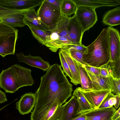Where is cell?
I'll list each match as a JSON object with an SVG mask.
<instances>
[{
	"label": "cell",
	"instance_id": "6da1fadb",
	"mask_svg": "<svg viewBox=\"0 0 120 120\" xmlns=\"http://www.w3.org/2000/svg\"><path fill=\"white\" fill-rule=\"evenodd\" d=\"M72 87L61 66L57 64L51 66L41 77L40 86L35 93L36 101L30 120H44L55 102L62 105L71 96Z\"/></svg>",
	"mask_w": 120,
	"mask_h": 120
},
{
	"label": "cell",
	"instance_id": "7a4b0ae2",
	"mask_svg": "<svg viewBox=\"0 0 120 120\" xmlns=\"http://www.w3.org/2000/svg\"><path fill=\"white\" fill-rule=\"evenodd\" d=\"M34 83L31 70L18 64L2 70L0 74V87L7 93H14L20 88Z\"/></svg>",
	"mask_w": 120,
	"mask_h": 120
},
{
	"label": "cell",
	"instance_id": "3957f363",
	"mask_svg": "<svg viewBox=\"0 0 120 120\" xmlns=\"http://www.w3.org/2000/svg\"><path fill=\"white\" fill-rule=\"evenodd\" d=\"M83 56L88 65L100 68L110 61V52L107 28L103 29L96 40L87 46Z\"/></svg>",
	"mask_w": 120,
	"mask_h": 120
},
{
	"label": "cell",
	"instance_id": "277c9868",
	"mask_svg": "<svg viewBox=\"0 0 120 120\" xmlns=\"http://www.w3.org/2000/svg\"><path fill=\"white\" fill-rule=\"evenodd\" d=\"M70 18L61 14L57 23L49 31L44 45L52 52L72 44L67 30Z\"/></svg>",
	"mask_w": 120,
	"mask_h": 120
},
{
	"label": "cell",
	"instance_id": "5b68a950",
	"mask_svg": "<svg viewBox=\"0 0 120 120\" xmlns=\"http://www.w3.org/2000/svg\"><path fill=\"white\" fill-rule=\"evenodd\" d=\"M18 32L14 28L0 23V55L3 57L14 54Z\"/></svg>",
	"mask_w": 120,
	"mask_h": 120
},
{
	"label": "cell",
	"instance_id": "8992f818",
	"mask_svg": "<svg viewBox=\"0 0 120 120\" xmlns=\"http://www.w3.org/2000/svg\"><path fill=\"white\" fill-rule=\"evenodd\" d=\"M39 19L50 29L57 23L61 15L60 8L43 0L37 11Z\"/></svg>",
	"mask_w": 120,
	"mask_h": 120
},
{
	"label": "cell",
	"instance_id": "52a82bcc",
	"mask_svg": "<svg viewBox=\"0 0 120 120\" xmlns=\"http://www.w3.org/2000/svg\"><path fill=\"white\" fill-rule=\"evenodd\" d=\"M31 9H12L0 5V23L14 28L24 27V14Z\"/></svg>",
	"mask_w": 120,
	"mask_h": 120
},
{
	"label": "cell",
	"instance_id": "ba28073f",
	"mask_svg": "<svg viewBox=\"0 0 120 120\" xmlns=\"http://www.w3.org/2000/svg\"><path fill=\"white\" fill-rule=\"evenodd\" d=\"M95 8L85 6L77 7L75 14L84 34L93 27L98 20Z\"/></svg>",
	"mask_w": 120,
	"mask_h": 120
},
{
	"label": "cell",
	"instance_id": "9c48e42d",
	"mask_svg": "<svg viewBox=\"0 0 120 120\" xmlns=\"http://www.w3.org/2000/svg\"><path fill=\"white\" fill-rule=\"evenodd\" d=\"M79 111L77 99L75 95H73L68 101L61 106L59 120H72L80 114H79Z\"/></svg>",
	"mask_w": 120,
	"mask_h": 120
},
{
	"label": "cell",
	"instance_id": "30bf717a",
	"mask_svg": "<svg viewBox=\"0 0 120 120\" xmlns=\"http://www.w3.org/2000/svg\"><path fill=\"white\" fill-rule=\"evenodd\" d=\"M108 34L111 59L115 61L120 58V35L117 29L111 27L107 28Z\"/></svg>",
	"mask_w": 120,
	"mask_h": 120
},
{
	"label": "cell",
	"instance_id": "8fae6325",
	"mask_svg": "<svg viewBox=\"0 0 120 120\" xmlns=\"http://www.w3.org/2000/svg\"><path fill=\"white\" fill-rule=\"evenodd\" d=\"M67 30L72 44H82V40L83 34L75 14L70 18Z\"/></svg>",
	"mask_w": 120,
	"mask_h": 120
},
{
	"label": "cell",
	"instance_id": "7c38bea8",
	"mask_svg": "<svg viewBox=\"0 0 120 120\" xmlns=\"http://www.w3.org/2000/svg\"><path fill=\"white\" fill-rule=\"evenodd\" d=\"M43 0H0V5L16 9H32L40 6Z\"/></svg>",
	"mask_w": 120,
	"mask_h": 120
},
{
	"label": "cell",
	"instance_id": "4fadbf2b",
	"mask_svg": "<svg viewBox=\"0 0 120 120\" xmlns=\"http://www.w3.org/2000/svg\"><path fill=\"white\" fill-rule=\"evenodd\" d=\"M36 100L35 93H26L21 96L19 100L16 103V108L21 115L28 114L34 108Z\"/></svg>",
	"mask_w": 120,
	"mask_h": 120
},
{
	"label": "cell",
	"instance_id": "5bb4252c",
	"mask_svg": "<svg viewBox=\"0 0 120 120\" xmlns=\"http://www.w3.org/2000/svg\"><path fill=\"white\" fill-rule=\"evenodd\" d=\"M80 89L94 109H98L104 99L111 92L110 90H85L81 87Z\"/></svg>",
	"mask_w": 120,
	"mask_h": 120
},
{
	"label": "cell",
	"instance_id": "9a60e30c",
	"mask_svg": "<svg viewBox=\"0 0 120 120\" xmlns=\"http://www.w3.org/2000/svg\"><path fill=\"white\" fill-rule=\"evenodd\" d=\"M16 56L19 62L25 63L41 69L44 71H47L51 66L48 62L44 60L38 56H33L30 54L25 56L23 52L17 53Z\"/></svg>",
	"mask_w": 120,
	"mask_h": 120
},
{
	"label": "cell",
	"instance_id": "2e32d148",
	"mask_svg": "<svg viewBox=\"0 0 120 120\" xmlns=\"http://www.w3.org/2000/svg\"><path fill=\"white\" fill-rule=\"evenodd\" d=\"M86 70L92 82V90H111L113 85V78L112 77H105L100 75H95Z\"/></svg>",
	"mask_w": 120,
	"mask_h": 120
},
{
	"label": "cell",
	"instance_id": "e0dca14e",
	"mask_svg": "<svg viewBox=\"0 0 120 120\" xmlns=\"http://www.w3.org/2000/svg\"><path fill=\"white\" fill-rule=\"evenodd\" d=\"M116 110L113 106L94 109L84 113L85 120H108Z\"/></svg>",
	"mask_w": 120,
	"mask_h": 120
},
{
	"label": "cell",
	"instance_id": "ac0fdd59",
	"mask_svg": "<svg viewBox=\"0 0 120 120\" xmlns=\"http://www.w3.org/2000/svg\"><path fill=\"white\" fill-rule=\"evenodd\" d=\"M68 65L72 77L71 82L74 85L77 86L80 84V78L79 66L77 63L70 56L68 49L66 48L60 49Z\"/></svg>",
	"mask_w": 120,
	"mask_h": 120
},
{
	"label": "cell",
	"instance_id": "d6986e66",
	"mask_svg": "<svg viewBox=\"0 0 120 120\" xmlns=\"http://www.w3.org/2000/svg\"><path fill=\"white\" fill-rule=\"evenodd\" d=\"M77 7L89 6L95 8L102 6H115L120 5L119 0H73Z\"/></svg>",
	"mask_w": 120,
	"mask_h": 120
},
{
	"label": "cell",
	"instance_id": "ffe728a7",
	"mask_svg": "<svg viewBox=\"0 0 120 120\" xmlns=\"http://www.w3.org/2000/svg\"><path fill=\"white\" fill-rule=\"evenodd\" d=\"M102 22L110 27L120 24V7L108 11L104 15Z\"/></svg>",
	"mask_w": 120,
	"mask_h": 120
},
{
	"label": "cell",
	"instance_id": "44dd1931",
	"mask_svg": "<svg viewBox=\"0 0 120 120\" xmlns=\"http://www.w3.org/2000/svg\"><path fill=\"white\" fill-rule=\"evenodd\" d=\"M23 22L29 27L33 36L41 44L45 45L46 40L49 35V31H46L38 28L32 25L24 18Z\"/></svg>",
	"mask_w": 120,
	"mask_h": 120
},
{
	"label": "cell",
	"instance_id": "7402d4cb",
	"mask_svg": "<svg viewBox=\"0 0 120 120\" xmlns=\"http://www.w3.org/2000/svg\"><path fill=\"white\" fill-rule=\"evenodd\" d=\"M73 95L77 98L79 105V114L85 113L94 109L85 97L80 89V87L77 88L74 91Z\"/></svg>",
	"mask_w": 120,
	"mask_h": 120
},
{
	"label": "cell",
	"instance_id": "603a6c76",
	"mask_svg": "<svg viewBox=\"0 0 120 120\" xmlns=\"http://www.w3.org/2000/svg\"><path fill=\"white\" fill-rule=\"evenodd\" d=\"M24 16V18L33 26L46 31L50 30L49 28L39 19L34 8L25 13Z\"/></svg>",
	"mask_w": 120,
	"mask_h": 120
},
{
	"label": "cell",
	"instance_id": "cb8c5ba5",
	"mask_svg": "<svg viewBox=\"0 0 120 120\" xmlns=\"http://www.w3.org/2000/svg\"><path fill=\"white\" fill-rule=\"evenodd\" d=\"M77 62L79 67L81 88L85 90H92V82L85 68V65Z\"/></svg>",
	"mask_w": 120,
	"mask_h": 120
},
{
	"label": "cell",
	"instance_id": "d4e9b609",
	"mask_svg": "<svg viewBox=\"0 0 120 120\" xmlns=\"http://www.w3.org/2000/svg\"><path fill=\"white\" fill-rule=\"evenodd\" d=\"M77 6L73 0H62L60 6L61 13L68 16L76 11Z\"/></svg>",
	"mask_w": 120,
	"mask_h": 120
},
{
	"label": "cell",
	"instance_id": "484cf974",
	"mask_svg": "<svg viewBox=\"0 0 120 120\" xmlns=\"http://www.w3.org/2000/svg\"><path fill=\"white\" fill-rule=\"evenodd\" d=\"M62 105L55 102L46 113L44 120H56L59 118Z\"/></svg>",
	"mask_w": 120,
	"mask_h": 120
},
{
	"label": "cell",
	"instance_id": "4316f807",
	"mask_svg": "<svg viewBox=\"0 0 120 120\" xmlns=\"http://www.w3.org/2000/svg\"><path fill=\"white\" fill-rule=\"evenodd\" d=\"M116 95L111 92L103 100L98 109L109 108L114 105L116 103Z\"/></svg>",
	"mask_w": 120,
	"mask_h": 120
},
{
	"label": "cell",
	"instance_id": "83f0119b",
	"mask_svg": "<svg viewBox=\"0 0 120 120\" xmlns=\"http://www.w3.org/2000/svg\"><path fill=\"white\" fill-rule=\"evenodd\" d=\"M68 49L70 56L76 62L83 65H88L84 62L83 60V56L84 52L72 49Z\"/></svg>",
	"mask_w": 120,
	"mask_h": 120
},
{
	"label": "cell",
	"instance_id": "f1b7e54d",
	"mask_svg": "<svg viewBox=\"0 0 120 120\" xmlns=\"http://www.w3.org/2000/svg\"><path fill=\"white\" fill-rule=\"evenodd\" d=\"M61 66L63 69V71L65 73L66 76H68L70 79L72 78L71 73L68 65L60 50L59 49V52Z\"/></svg>",
	"mask_w": 120,
	"mask_h": 120
},
{
	"label": "cell",
	"instance_id": "f546056e",
	"mask_svg": "<svg viewBox=\"0 0 120 120\" xmlns=\"http://www.w3.org/2000/svg\"><path fill=\"white\" fill-rule=\"evenodd\" d=\"M100 75L101 76L105 77H113L112 67L110 61L107 64L100 67Z\"/></svg>",
	"mask_w": 120,
	"mask_h": 120
},
{
	"label": "cell",
	"instance_id": "4dcf8cb0",
	"mask_svg": "<svg viewBox=\"0 0 120 120\" xmlns=\"http://www.w3.org/2000/svg\"><path fill=\"white\" fill-rule=\"evenodd\" d=\"M110 62L113 77L116 79L120 78V58L115 61Z\"/></svg>",
	"mask_w": 120,
	"mask_h": 120
},
{
	"label": "cell",
	"instance_id": "1f68e13d",
	"mask_svg": "<svg viewBox=\"0 0 120 120\" xmlns=\"http://www.w3.org/2000/svg\"><path fill=\"white\" fill-rule=\"evenodd\" d=\"M111 92L120 96V78H113V85Z\"/></svg>",
	"mask_w": 120,
	"mask_h": 120
},
{
	"label": "cell",
	"instance_id": "d6a6232c",
	"mask_svg": "<svg viewBox=\"0 0 120 120\" xmlns=\"http://www.w3.org/2000/svg\"><path fill=\"white\" fill-rule=\"evenodd\" d=\"M64 48H66L68 49H72L85 52L86 49V46L83 45H67Z\"/></svg>",
	"mask_w": 120,
	"mask_h": 120
},
{
	"label": "cell",
	"instance_id": "836d02e7",
	"mask_svg": "<svg viewBox=\"0 0 120 120\" xmlns=\"http://www.w3.org/2000/svg\"><path fill=\"white\" fill-rule=\"evenodd\" d=\"M85 69L92 74L95 75H100V68H97L89 65H85Z\"/></svg>",
	"mask_w": 120,
	"mask_h": 120
},
{
	"label": "cell",
	"instance_id": "e575fe53",
	"mask_svg": "<svg viewBox=\"0 0 120 120\" xmlns=\"http://www.w3.org/2000/svg\"><path fill=\"white\" fill-rule=\"evenodd\" d=\"M50 3L57 7L60 8L62 0H46Z\"/></svg>",
	"mask_w": 120,
	"mask_h": 120
},
{
	"label": "cell",
	"instance_id": "d590c367",
	"mask_svg": "<svg viewBox=\"0 0 120 120\" xmlns=\"http://www.w3.org/2000/svg\"><path fill=\"white\" fill-rule=\"evenodd\" d=\"M7 101L6 94L0 90V104L3 103Z\"/></svg>",
	"mask_w": 120,
	"mask_h": 120
},
{
	"label": "cell",
	"instance_id": "8d00e7d4",
	"mask_svg": "<svg viewBox=\"0 0 120 120\" xmlns=\"http://www.w3.org/2000/svg\"><path fill=\"white\" fill-rule=\"evenodd\" d=\"M120 117V108L116 110L114 113L111 118V120H116Z\"/></svg>",
	"mask_w": 120,
	"mask_h": 120
},
{
	"label": "cell",
	"instance_id": "74e56055",
	"mask_svg": "<svg viewBox=\"0 0 120 120\" xmlns=\"http://www.w3.org/2000/svg\"><path fill=\"white\" fill-rule=\"evenodd\" d=\"M120 96L116 95V103L114 107L115 109H117L119 107L120 105Z\"/></svg>",
	"mask_w": 120,
	"mask_h": 120
},
{
	"label": "cell",
	"instance_id": "f35d334b",
	"mask_svg": "<svg viewBox=\"0 0 120 120\" xmlns=\"http://www.w3.org/2000/svg\"><path fill=\"white\" fill-rule=\"evenodd\" d=\"M85 113L80 114L77 117L72 120H85Z\"/></svg>",
	"mask_w": 120,
	"mask_h": 120
},
{
	"label": "cell",
	"instance_id": "ab89813d",
	"mask_svg": "<svg viewBox=\"0 0 120 120\" xmlns=\"http://www.w3.org/2000/svg\"><path fill=\"white\" fill-rule=\"evenodd\" d=\"M11 103L10 104H9L8 105H5V106H4V107H3L2 108H0V111L1 110H2V109H3L4 108H5V107H6L8 105H10Z\"/></svg>",
	"mask_w": 120,
	"mask_h": 120
},
{
	"label": "cell",
	"instance_id": "60d3db41",
	"mask_svg": "<svg viewBox=\"0 0 120 120\" xmlns=\"http://www.w3.org/2000/svg\"><path fill=\"white\" fill-rule=\"evenodd\" d=\"M116 120H120V118H119L118 119Z\"/></svg>",
	"mask_w": 120,
	"mask_h": 120
},
{
	"label": "cell",
	"instance_id": "b9f144b4",
	"mask_svg": "<svg viewBox=\"0 0 120 120\" xmlns=\"http://www.w3.org/2000/svg\"><path fill=\"white\" fill-rule=\"evenodd\" d=\"M56 120H59V118L57 119Z\"/></svg>",
	"mask_w": 120,
	"mask_h": 120
},
{
	"label": "cell",
	"instance_id": "7bdbcfd3",
	"mask_svg": "<svg viewBox=\"0 0 120 120\" xmlns=\"http://www.w3.org/2000/svg\"><path fill=\"white\" fill-rule=\"evenodd\" d=\"M111 120V118H110V119H109V120Z\"/></svg>",
	"mask_w": 120,
	"mask_h": 120
}]
</instances>
